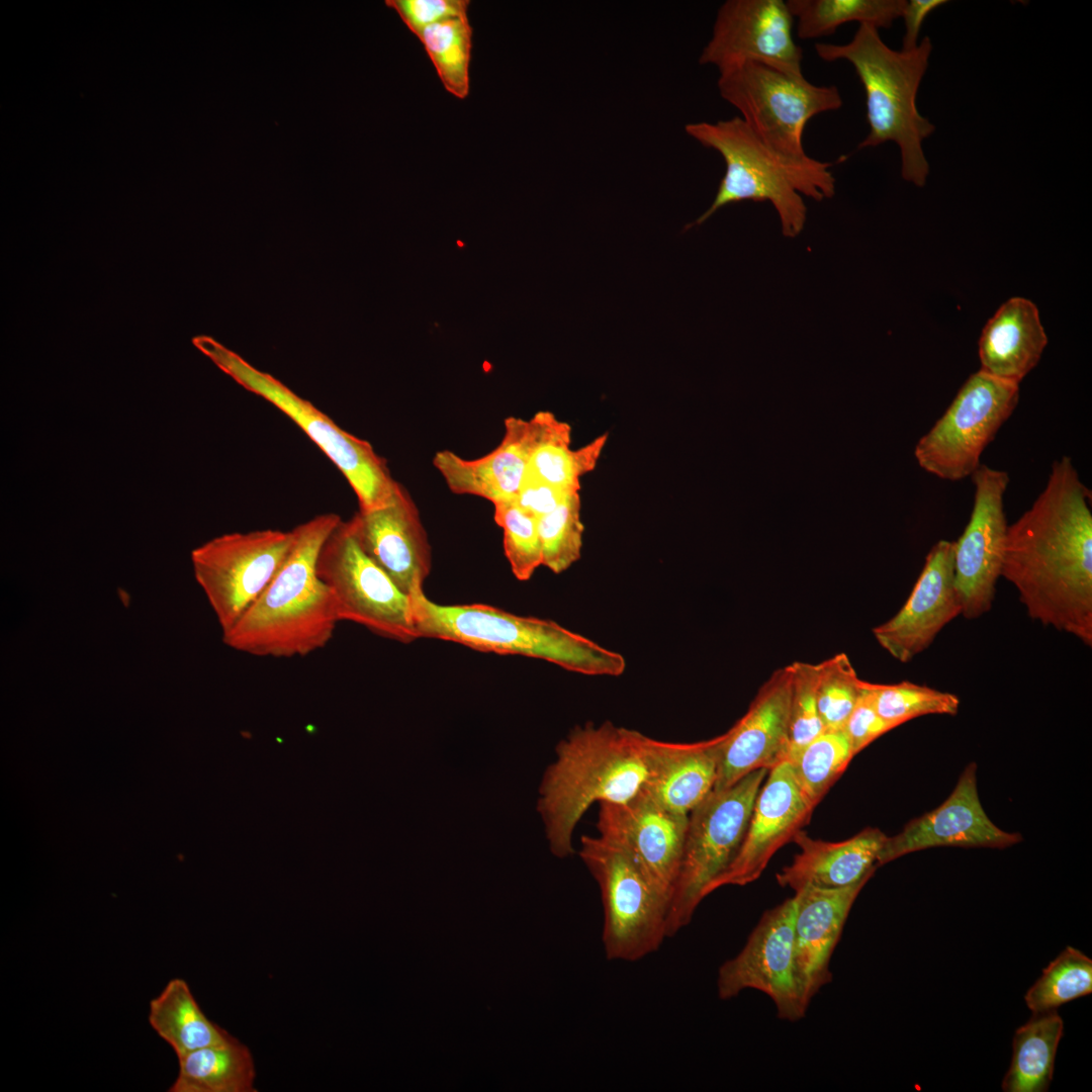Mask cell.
<instances>
[{
	"instance_id": "cell-43",
	"label": "cell",
	"mask_w": 1092,
	"mask_h": 1092,
	"mask_svg": "<svg viewBox=\"0 0 1092 1092\" xmlns=\"http://www.w3.org/2000/svg\"><path fill=\"white\" fill-rule=\"evenodd\" d=\"M537 477L525 473L515 503L524 511L540 518L562 504L570 494Z\"/></svg>"
},
{
	"instance_id": "cell-13",
	"label": "cell",
	"mask_w": 1092,
	"mask_h": 1092,
	"mask_svg": "<svg viewBox=\"0 0 1092 1092\" xmlns=\"http://www.w3.org/2000/svg\"><path fill=\"white\" fill-rule=\"evenodd\" d=\"M295 544L294 530L230 533L191 552L197 583L222 634L231 630L268 587Z\"/></svg>"
},
{
	"instance_id": "cell-24",
	"label": "cell",
	"mask_w": 1092,
	"mask_h": 1092,
	"mask_svg": "<svg viewBox=\"0 0 1092 1092\" xmlns=\"http://www.w3.org/2000/svg\"><path fill=\"white\" fill-rule=\"evenodd\" d=\"M868 880L843 888L806 886L795 892V963L809 1005L832 979L830 960L849 911Z\"/></svg>"
},
{
	"instance_id": "cell-28",
	"label": "cell",
	"mask_w": 1092,
	"mask_h": 1092,
	"mask_svg": "<svg viewBox=\"0 0 1092 1092\" xmlns=\"http://www.w3.org/2000/svg\"><path fill=\"white\" fill-rule=\"evenodd\" d=\"M149 1022L177 1057L234 1039L203 1013L183 979L171 980L150 1002Z\"/></svg>"
},
{
	"instance_id": "cell-40",
	"label": "cell",
	"mask_w": 1092,
	"mask_h": 1092,
	"mask_svg": "<svg viewBox=\"0 0 1092 1092\" xmlns=\"http://www.w3.org/2000/svg\"><path fill=\"white\" fill-rule=\"evenodd\" d=\"M492 505L494 521L504 532V551L511 570L517 579L529 580L542 565L538 518L514 500Z\"/></svg>"
},
{
	"instance_id": "cell-35",
	"label": "cell",
	"mask_w": 1092,
	"mask_h": 1092,
	"mask_svg": "<svg viewBox=\"0 0 1092 1092\" xmlns=\"http://www.w3.org/2000/svg\"><path fill=\"white\" fill-rule=\"evenodd\" d=\"M1091 992L1092 960L1081 950L1067 946L1043 969L1024 1000L1032 1013H1043Z\"/></svg>"
},
{
	"instance_id": "cell-38",
	"label": "cell",
	"mask_w": 1092,
	"mask_h": 1092,
	"mask_svg": "<svg viewBox=\"0 0 1092 1092\" xmlns=\"http://www.w3.org/2000/svg\"><path fill=\"white\" fill-rule=\"evenodd\" d=\"M817 665V706L824 731L843 730L860 694L862 679L843 652Z\"/></svg>"
},
{
	"instance_id": "cell-17",
	"label": "cell",
	"mask_w": 1092,
	"mask_h": 1092,
	"mask_svg": "<svg viewBox=\"0 0 1092 1092\" xmlns=\"http://www.w3.org/2000/svg\"><path fill=\"white\" fill-rule=\"evenodd\" d=\"M689 815L672 812L642 789L623 803H600L601 836L630 851L668 902L679 871Z\"/></svg>"
},
{
	"instance_id": "cell-3",
	"label": "cell",
	"mask_w": 1092,
	"mask_h": 1092,
	"mask_svg": "<svg viewBox=\"0 0 1092 1092\" xmlns=\"http://www.w3.org/2000/svg\"><path fill=\"white\" fill-rule=\"evenodd\" d=\"M337 514L298 525L286 562L237 624L222 634L229 647L262 657L305 656L332 639L340 622L329 586L316 573L321 549L339 526Z\"/></svg>"
},
{
	"instance_id": "cell-32",
	"label": "cell",
	"mask_w": 1092,
	"mask_h": 1092,
	"mask_svg": "<svg viewBox=\"0 0 1092 1092\" xmlns=\"http://www.w3.org/2000/svg\"><path fill=\"white\" fill-rule=\"evenodd\" d=\"M906 0H787L801 39L833 34L848 22L890 28L902 16Z\"/></svg>"
},
{
	"instance_id": "cell-36",
	"label": "cell",
	"mask_w": 1092,
	"mask_h": 1092,
	"mask_svg": "<svg viewBox=\"0 0 1092 1092\" xmlns=\"http://www.w3.org/2000/svg\"><path fill=\"white\" fill-rule=\"evenodd\" d=\"M869 688L878 714L895 727L924 715H956L960 708L957 695L908 680Z\"/></svg>"
},
{
	"instance_id": "cell-27",
	"label": "cell",
	"mask_w": 1092,
	"mask_h": 1092,
	"mask_svg": "<svg viewBox=\"0 0 1092 1092\" xmlns=\"http://www.w3.org/2000/svg\"><path fill=\"white\" fill-rule=\"evenodd\" d=\"M1048 344L1035 304L1011 297L985 325L979 340L982 371L1013 383L1037 365Z\"/></svg>"
},
{
	"instance_id": "cell-21",
	"label": "cell",
	"mask_w": 1092,
	"mask_h": 1092,
	"mask_svg": "<svg viewBox=\"0 0 1092 1092\" xmlns=\"http://www.w3.org/2000/svg\"><path fill=\"white\" fill-rule=\"evenodd\" d=\"M791 664L775 670L759 688L746 713L724 734L713 790L726 789L758 768L781 762L792 696Z\"/></svg>"
},
{
	"instance_id": "cell-34",
	"label": "cell",
	"mask_w": 1092,
	"mask_h": 1092,
	"mask_svg": "<svg viewBox=\"0 0 1092 1092\" xmlns=\"http://www.w3.org/2000/svg\"><path fill=\"white\" fill-rule=\"evenodd\" d=\"M853 756L842 730L824 731L791 762L799 788L812 809L843 774Z\"/></svg>"
},
{
	"instance_id": "cell-26",
	"label": "cell",
	"mask_w": 1092,
	"mask_h": 1092,
	"mask_svg": "<svg viewBox=\"0 0 1092 1092\" xmlns=\"http://www.w3.org/2000/svg\"><path fill=\"white\" fill-rule=\"evenodd\" d=\"M722 735L693 743L650 738V763L642 788L664 808L684 815L713 791Z\"/></svg>"
},
{
	"instance_id": "cell-9",
	"label": "cell",
	"mask_w": 1092,
	"mask_h": 1092,
	"mask_svg": "<svg viewBox=\"0 0 1092 1092\" xmlns=\"http://www.w3.org/2000/svg\"><path fill=\"white\" fill-rule=\"evenodd\" d=\"M768 770L755 769L726 789L713 790L689 813L679 871L667 907V937L691 922L708 886L736 855Z\"/></svg>"
},
{
	"instance_id": "cell-4",
	"label": "cell",
	"mask_w": 1092,
	"mask_h": 1092,
	"mask_svg": "<svg viewBox=\"0 0 1092 1092\" xmlns=\"http://www.w3.org/2000/svg\"><path fill=\"white\" fill-rule=\"evenodd\" d=\"M815 51L825 62L842 60L851 64L863 87L869 132L857 150L895 143L900 151L902 178L924 186L929 164L922 142L935 126L919 113L916 98L928 68L930 38L923 37L912 50L896 51L883 41L878 28L859 24L850 41L818 42Z\"/></svg>"
},
{
	"instance_id": "cell-12",
	"label": "cell",
	"mask_w": 1092,
	"mask_h": 1092,
	"mask_svg": "<svg viewBox=\"0 0 1092 1092\" xmlns=\"http://www.w3.org/2000/svg\"><path fill=\"white\" fill-rule=\"evenodd\" d=\"M316 573L333 595L339 621L403 643L419 638L410 596L367 555L349 521L342 520L324 543Z\"/></svg>"
},
{
	"instance_id": "cell-2",
	"label": "cell",
	"mask_w": 1092,
	"mask_h": 1092,
	"mask_svg": "<svg viewBox=\"0 0 1092 1092\" xmlns=\"http://www.w3.org/2000/svg\"><path fill=\"white\" fill-rule=\"evenodd\" d=\"M650 763V737L610 721L573 728L556 746V759L542 779L538 811L550 850L573 852L576 824L594 803H623L643 788Z\"/></svg>"
},
{
	"instance_id": "cell-8",
	"label": "cell",
	"mask_w": 1092,
	"mask_h": 1092,
	"mask_svg": "<svg viewBox=\"0 0 1092 1092\" xmlns=\"http://www.w3.org/2000/svg\"><path fill=\"white\" fill-rule=\"evenodd\" d=\"M194 344L243 387L288 416L320 447L353 488L359 511L379 509L391 500L398 482L369 442L344 431L309 401L216 341L198 337Z\"/></svg>"
},
{
	"instance_id": "cell-15",
	"label": "cell",
	"mask_w": 1092,
	"mask_h": 1092,
	"mask_svg": "<svg viewBox=\"0 0 1092 1092\" xmlns=\"http://www.w3.org/2000/svg\"><path fill=\"white\" fill-rule=\"evenodd\" d=\"M971 476L974 502L969 522L954 541V581L962 616L977 619L991 610L1001 576L1008 528L1004 494L1009 475L981 464Z\"/></svg>"
},
{
	"instance_id": "cell-7",
	"label": "cell",
	"mask_w": 1092,
	"mask_h": 1092,
	"mask_svg": "<svg viewBox=\"0 0 1092 1092\" xmlns=\"http://www.w3.org/2000/svg\"><path fill=\"white\" fill-rule=\"evenodd\" d=\"M720 96L774 153L796 164H810L803 146L806 124L817 114L838 110L843 100L834 85H815L804 75L749 61L719 73Z\"/></svg>"
},
{
	"instance_id": "cell-30",
	"label": "cell",
	"mask_w": 1092,
	"mask_h": 1092,
	"mask_svg": "<svg viewBox=\"0 0 1092 1092\" xmlns=\"http://www.w3.org/2000/svg\"><path fill=\"white\" fill-rule=\"evenodd\" d=\"M1064 1022L1057 1010L1033 1013L1015 1030L1010 1067L1002 1081L1005 1092H1044L1053 1079Z\"/></svg>"
},
{
	"instance_id": "cell-39",
	"label": "cell",
	"mask_w": 1092,
	"mask_h": 1092,
	"mask_svg": "<svg viewBox=\"0 0 1092 1092\" xmlns=\"http://www.w3.org/2000/svg\"><path fill=\"white\" fill-rule=\"evenodd\" d=\"M790 720L781 762H793L802 749L824 732L817 706V663L795 661ZM780 762V763H781Z\"/></svg>"
},
{
	"instance_id": "cell-31",
	"label": "cell",
	"mask_w": 1092,
	"mask_h": 1092,
	"mask_svg": "<svg viewBox=\"0 0 1092 1092\" xmlns=\"http://www.w3.org/2000/svg\"><path fill=\"white\" fill-rule=\"evenodd\" d=\"M607 440L608 435L604 434L585 446L572 450L570 426L551 413L525 473L565 491L579 492L580 477L595 469Z\"/></svg>"
},
{
	"instance_id": "cell-22",
	"label": "cell",
	"mask_w": 1092,
	"mask_h": 1092,
	"mask_svg": "<svg viewBox=\"0 0 1092 1092\" xmlns=\"http://www.w3.org/2000/svg\"><path fill=\"white\" fill-rule=\"evenodd\" d=\"M367 555L408 596L423 589L431 569V547L410 493L397 484L391 500L348 520Z\"/></svg>"
},
{
	"instance_id": "cell-25",
	"label": "cell",
	"mask_w": 1092,
	"mask_h": 1092,
	"mask_svg": "<svg viewBox=\"0 0 1092 1092\" xmlns=\"http://www.w3.org/2000/svg\"><path fill=\"white\" fill-rule=\"evenodd\" d=\"M887 837L878 828H866L846 840L829 842L799 830L793 840L800 852L777 875V881L795 892L806 886L843 888L869 881Z\"/></svg>"
},
{
	"instance_id": "cell-5",
	"label": "cell",
	"mask_w": 1092,
	"mask_h": 1092,
	"mask_svg": "<svg viewBox=\"0 0 1092 1092\" xmlns=\"http://www.w3.org/2000/svg\"><path fill=\"white\" fill-rule=\"evenodd\" d=\"M410 598L419 638L538 658L592 676H619L626 669L621 653L551 620L519 616L484 604L441 605L431 601L423 589Z\"/></svg>"
},
{
	"instance_id": "cell-37",
	"label": "cell",
	"mask_w": 1092,
	"mask_h": 1092,
	"mask_svg": "<svg viewBox=\"0 0 1092 1092\" xmlns=\"http://www.w3.org/2000/svg\"><path fill=\"white\" fill-rule=\"evenodd\" d=\"M579 492L570 494L552 512L538 518L542 565L560 574L581 555L583 524Z\"/></svg>"
},
{
	"instance_id": "cell-33",
	"label": "cell",
	"mask_w": 1092,
	"mask_h": 1092,
	"mask_svg": "<svg viewBox=\"0 0 1092 1092\" xmlns=\"http://www.w3.org/2000/svg\"><path fill=\"white\" fill-rule=\"evenodd\" d=\"M418 38L423 43L446 90L459 99L469 93L472 27L468 15L427 26Z\"/></svg>"
},
{
	"instance_id": "cell-44",
	"label": "cell",
	"mask_w": 1092,
	"mask_h": 1092,
	"mask_svg": "<svg viewBox=\"0 0 1092 1092\" xmlns=\"http://www.w3.org/2000/svg\"><path fill=\"white\" fill-rule=\"evenodd\" d=\"M944 0H909L905 1L902 18L905 24V33L902 40V50L909 51L918 46L920 29L924 19L930 12L946 3Z\"/></svg>"
},
{
	"instance_id": "cell-42",
	"label": "cell",
	"mask_w": 1092,
	"mask_h": 1092,
	"mask_svg": "<svg viewBox=\"0 0 1092 1092\" xmlns=\"http://www.w3.org/2000/svg\"><path fill=\"white\" fill-rule=\"evenodd\" d=\"M408 29L419 36L429 25L467 14V0H386Z\"/></svg>"
},
{
	"instance_id": "cell-11",
	"label": "cell",
	"mask_w": 1092,
	"mask_h": 1092,
	"mask_svg": "<svg viewBox=\"0 0 1092 1092\" xmlns=\"http://www.w3.org/2000/svg\"><path fill=\"white\" fill-rule=\"evenodd\" d=\"M1019 399V384L982 370L969 376L932 428L916 444L919 466L943 480L971 476Z\"/></svg>"
},
{
	"instance_id": "cell-10",
	"label": "cell",
	"mask_w": 1092,
	"mask_h": 1092,
	"mask_svg": "<svg viewBox=\"0 0 1092 1092\" xmlns=\"http://www.w3.org/2000/svg\"><path fill=\"white\" fill-rule=\"evenodd\" d=\"M579 855L601 890L607 959L635 962L656 951L667 937V902L638 860L601 835L582 836Z\"/></svg>"
},
{
	"instance_id": "cell-14",
	"label": "cell",
	"mask_w": 1092,
	"mask_h": 1092,
	"mask_svg": "<svg viewBox=\"0 0 1092 1092\" xmlns=\"http://www.w3.org/2000/svg\"><path fill=\"white\" fill-rule=\"evenodd\" d=\"M796 897L764 912L742 949L719 968L718 996L729 1000L743 990L764 993L777 1015L788 1021L801 1019L808 1008L795 963L794 924Z\"/></svg>"
},
{
	"instance_id": "cell-16",
	"label": "cell",
	"mask_w": 1092,
	"mask_h": 1092,
	"mask_svg": "<svg viewBox=\"0 0 1092 1092\" xmlns=\"http://www.w3.org/2000/svg\"><path fill=\"white\" fill-rule=\"evenodd\" d=\"M794 17L783 0H727L718 9L699 63L719 73L749 61L802 76L803 51L793 33Z\"/></svg>"
},
{
	"instance_id": "cell-6",
	"label": "cell",
	"mask_w": 1092,
	"mask_h": 1092,
	"mask_svg": "<svg viewBox=\"0 0 1092 1092\" xmlns=\"http://www.w3.org/2000/svg\"><path fill=\"white\" fill-rule=\"evenodd\" d=\"M688 135L718 152L725 173L709 208L685 230L704 223L727 204L750 200L770 202L787 238L799 236L807 219L804 196L815 201L835 194L832 164L814 160L796 164L770 151L740 116L685 126Z\"/></svg>"
},
{
	"instance_id": "cell-29",
	"label": "cell",
	"mask_w": 1092,
	"mask_h": 1092,
	"mask_svg": "<svg viewBox=\"0 0 1092 1092\" xmlns=\"http://www.w3.org/2000/svg\"><path fill=\"white\" fill-rule=\"evenodd\" d=\"M171 1092H255L253 1056L237 1038L179 1057Z\"/></svg>"
},
{
	"instance_id": "cell-23",
	"label": "cell",
	"mask_w": 1092,
	"mask_h": 1092,
	"mask_svg": "<svg viewBox=\"0 0 1092 1092\" xmlns=\"http://www.w3.org/2000/svg\"><path fill=\"white\" fill-rule=\"evenodd\" d=\"M550 415L538 412L530 420L507 418L504 438L488 454L467 460L443 450L435 454L433 463L454 493L480 496L492 504L513 502Z\"/></svg>"
},
{
	"instance_id": "cell-41",
	"label": "cell",
	"mask_w": 1092,
	"mask_h": 1092,
	"mask_svg": "<svg viewBox=\"0 0 1092 1092\" xmlns=\"http://www.w3.org/2000/svg\"><path fill=\"white\" fill-rule=\"evenodd\" d=\"M896 728L877 712L869 681L862 680L860 694L843 727L853 754H857L874 740Z\"/></svg>"
},
{
	"instance_id": "cell-1",
	"label": "cell",
	"mask_w": 1092,
	"mask_h": 1092,
	"mask_svg": "<svg viewBox=\"0 0 1092 1092\" xmlns=\"http://www.w3.org/2000/svg\"><path fill=\"white\" fill-rule=\"evenodd\" d=\"M1001 576L1031 619L1092 646L1091 491L1070 457L1054 461L1042 491L1008 525Z\"/></svg>"
},
{
	"instance_id": "cell-18",
	"label": "cell",
	"mask_w": 1092,
	"mask_h": 1092,
	"mask_svg": "<svg viewBox=\"0 0 1092 1092\" xmlns=\"http://www.w3.org/2000/svg\"><path fill=\"white\" fill-rule=\"evenodd\" d=\"M963 612L954 581V541L939 540L925 557L906 603L875 627L877 642L902 663L927 649L937 634Z\"/></svg>"
},
{
	"instance_id": "cell-19",
	"label": "cell",
	"mask_w": 1092,
	"mask_h": 1092,
	"mask_svg": "<svg viewBox=\"0 0 1092 1092\" xmlns=\"http://www.w3.org/2000/svg\"><path fill=\"white\" fill-rule=\"evenodd\" d=\"M812 811L791 763L771 767L756 796L736 855L708 886L705 897L724 886H745L757 880L774 854L808 822Z\"/></svg>"
},
{
	"instance_id": "cell-20",
	"label": "cell",
	"mask_w": 1092,
	"mask_h": 1092,
	"mask_svg": "<svg viewBox=\"0 0 1092 1092\" xmlns=\"http://www.w3.org/2000/svg\"><path fill=\"white\" fill-rule=\"evenodd\" d=\"M976 774L977 765L971 762L942 804L911 820L897 835L888 836L878 867L931 847L1005 848L1022 841L1021 834L1002 830L988 817L978 795Z\"/></svg>"
}]
</instances>
